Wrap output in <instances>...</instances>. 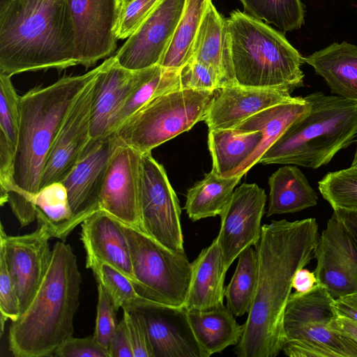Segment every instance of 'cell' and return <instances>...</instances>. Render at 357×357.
Instances as JSON below:
<instances>
[{
    "mask_svg": "<svg viewBox=\"0 0 357 357\" xmlns=\"http://www.w3.org/2000/svg\"><path fill=\"white\" fill-rule=\"evenodd\" d=\"M315 218L272 220L261 226L255 245L258 281L255 296L234 348L238 357H275L286 342L285 309L296 271L314 258L319 240Z\"/></svg>",
    "mask_w": 357,
    "mask_h": 357,
    "instance_id": "1",
    "label": "cell"
},
{
    "mask_svg": "<svg viewBox=\"0 0 357 357\" xmlns=\"http://www.w3.org/2000/svg\"><path fill=\"white\" fill-rule=\"evenodd\" d=\"M104 61L78 75L63 76L20 96L19 139L14 163L15 189L7 199L22 227L36 219L33 198L59 128L82 89L100 72Z\"/></svg>",
    "mask_w": 357,
    "mask_h": 357,
    "instance_id": "2",
    "label": "cell"
},
{
    "mask_svg": "<svg viewBox=\"0 0 357 357\" xmlns=\"http://www.w3.org/2000/svg\"><path fill=\"white\" fill-rule=\"evenodd\" d=\"M76 65L66 0L0 1V74Z\"/></svg>",
    "mask_w": 357,
    "mask_h": 357,
    "instance_id": "3",
    "label": "cell"
},
{
    "mask_svg": "<svg viewBox=\"0 0 357 357\" xmlns=\"http://www.w3.org/2000/svg\"><path fill=\"white\" fill-rule=\"evenodd\" d=\"M81 281L73 248L63 241H57L36 294L9 328L8 347L13 356H54L56 349L73 337Z\"/></svg>",
    "mask_w": 357,
    "mask_h": 357,
    "instance_id": "4",
    "label": "cell"
},
{
    "mask_svg": "<svg viewBox=\"0 0 357 357\" xmlns=\"http://www.w3.org/2000/svg\"><path fill=\"white\" fill-rule=\"evenodd\" d=\"M226 22L234 85L290 93L303 86L304 57L282 33L239 10Z\"/></svg>",
    "mask_w": 357,
    "mask_h": 357,
    "instance_id": "5",
    "label": "cell"
},
{
    "mask_svg": "<svg viewBox=\"0 0 357 357\" xmlns=\"http://www.w3.org/2000/svg\"><path fill=\"white\" fill-rule=\"evenodd\" d=\"M305 98L310 109L285 130L258 163L317 169L352 143L357 134V102L321 91Z\"/></svg>",
    "mask_w": 357,
    "mask_h": 357,
    "instance_id": "6",
    "label": "cell"
},
{
    "mask_svg": "<svg viewBox=\"0 0 357 357\" xmlns=\"http://www.w3.org/2000/svg\"><path fill=\"white\" fill-rule=\"evenodd\" d=\"M215 91L179 89L156 96L114 132L140 153L153 149L204 121Z\"/></svg>",
    "mask_w": 357,
    "mask_h": 357,
    "instance_id": "7",
    "label": "cell"
},
{
    "mask_svg": "<svg viewBox=\"0 0 357 357\" xmlns=\"http://www.w3.org/2000/svg\"><path fill=\"white\" fill-rule=\"evenodd\" d=\"M119 222L128 241L136 290L153 301L184 307L192 273L185 252L172 250L141 230Z\"/></svg>",
    "mask_w": 357,
    "mask_h": 357,
    "instance_id": "8",
    "label": "cell"
},
{
    "mask_svg": "<svg viewBox=\"0 0 357 357\" xmlns=\"http://www.w3.org/2000/svg\"><path fill=\"white\" fill-rule=\"evenodd\" d=\"M140 220L142 231L172 250L184 252L178 200L151 152L142 154Z\"/></svg>",
    "mask_w": 357,
    "mask_h": 357,
    "instance_id": "9",
    "label": "cell"
},
{
    "mask_svg": "<svg viewBox=\"0 0 357 357\" xmlns=\"http://www.w3.org/2000/svg\"><path fill=\"white\" fill-rule=\"evenodd\" d=\"M333 301L321 284L303 296L291 294L283 320L286 342H309L329 349L338 357H357V343L328 327L337 314Z\"/></svg>",
    "mask_w": 357,
    "mask_h": 357,
    "instance_id": "10",
    "label": "cell"
},
{
    "mask_svg": "<svg viewBox=\"0 0 357 357\" xmlns=\"http://www.w3.org/2000/svg\"><path fill=\"white\" fill-rule=\"evenodd\" d=\"M77 65L86 68L116 49L120 0H66Z\"/></svg>",
    "mask_w": 357,
    "mask_h": 357,
    "instance_id": "11",
    "label": "cell"
},
{
    "mask_svg": "<svg viewBox=\"0 0 357 357\" xmlns=\"http://www.w3.org/2000/svg\"><path fill=\"white\" fill-rule=\"evenodd\" d=\"M49 227L37 222V228L24 235L8 236L0 229V251L19 300L20 314L26 308L40 287L50 265L52 250Z\"/></svg>",
    "mask_w": 357,
    "mask_h": 357,
    "instance_id": "12",
    "label": "cell"
},
{
    "mask_svg": "<svg viewBox=\"0 0 357 357\" xmlns=\"http://www.w3.org/2000/svg\"><path fill=\"white\" fill-rule=\"evenodd\" d=\"M121 142L115 133L91 139L77 162L61 181L67 190L73 212L70 232L99 210L105 175L112 155Z\"/></svg>",
    "mask_w": 357,
    "mask_h": 357,
    "instance_id": "13",
    "label": "cell"
},
{
    "mask_svg": "<svg viewBox=\"0 0 357 357\" xmlns=\"http://www.w3.org/2000/svg\"><path fill=\"white\" fill-rule=\"evenodd\" d=\"M185 0H160L127 38L114 58L122 67L139 70L159 65L178 26Z\"/></svg>",
    "mask_w": 357,
    "mask_h": 357,
    "instance_id": "14",
    "label": "cell"
},
{
    "mask_svg": "<svg viewBox=\"0 0 357 357\" xmlns=\"http://www.w3.org/2000/svg\"><path fill=\"white\" fill-rule=\"evenodd\" d=\"M142 153L123 144L109 160L99 198V210L142 231Z\"/></svg>",
    "mask_w": 357,
    "mask_h": 357,
    "instance_id": "15",
    "label": "cell"
},
{
    "mask_svg": "<svg viewBox=\"0 0 357 357\" xmlns=\"http://www.w3.org/2000/svg\"><path fill=\"white\" fill-rule=\"evenodd\" d=\"M266 202L263 188L255 183H243L234 191L220 215L221 225L217 238L226 272L242 251L258 243Z\"/></svg>",
    "mask_w": 357,
    "mask_h": 357,
    "instance_id": "16",
    "label": "cell"
},
{
    "mask_svg": "<svg viewBox=\"0 0 357 357\" xmlns=\"http://www.w3.org/2000/svg\"><path fill=\"white\" fill-rule=\"evenodd\" d=\"M314 258L318 283L334 299L357 292V245L334 213L320 235Z\"/></svg>",
    "mask_w": 357,
    "mask_h": 357,
    "instance_id": "17",
    "label": "cell"
},
{
    "mask_svg": "<svg viewBox=\"0 0 357 357\" xmlns=\"http://www.w3.org/2000/svg\"><path fill=\"white\" fill-rule=\"evenodd\" d=\"M96 77L79 93L64 118L46 160L40 189L62 181L90 142L91 112Z\"/></svg>",
    "mask_w": 357,
    "mask_h": 357,
    "instance_id": "18",
    "label": "cell"
},
{
    "mask_svg": "<svg viewBox=\"0 0 357 357\" xmlns=\"http://www.w3.org/2000/svg\"><path fill=\"white\" fill-rule=\"evenodd\" d=\"M146 73V68L130 70L121 66L114 56L104 61V66L94 83L91 112V139L106 137L115 132L121 108Z\"/></svg>",
    "mask_w": 357,
    "mask_h": 357,
    "instance_id": "19",
    "label": "cell"
},
{
    "mask_svg": "<svg viewBox=\"0 0 357 357\" xmlns=\"http://www.w3.org/2000/svg\"><path fill=\"white\" fill-rule=\"evenodd\" d=\"M282 89L232 85L215 91L204 121L208 130L234 129L257 113L291 100Z\"/></svg>",
    "mask_w": 357,
    "mask_h": 357,
    "instance_id": "20",
    "label": "cell"
},
{
    "mask_svg": "<svg viewBox=\"0 0 357 357\" xmlns=\"http://www.w3.org/2000/svg\"><path fill=\"white\" fill-rule=\"evenodd\" d=\"M142 312L153 357H204L184 307L157 303Z\"/></svg>",
    "mask_w": 357,
    "mask_h": 357,
    "instance_id": "21",
    "label": "cell"
},
{
    "mask_svg": "<svg viewBox=\"0 0 357 357\" xmlns=\"http://www.w3.org/2000/svg\"><path fill=\"white\" fill-rule=\"evenodd\" d=\"M86 260L106 264L137 284L126 236L117 219L98 210L81 223Z\"/></svg>",
    "mask_w": 357,
    "mask_h": 357,
    "instance_id": "22",
    "label": "cell"
},
{
    "mask_svg": "<svg viewBox=\"0 0 357 357\" xmlns=\"http://www.w3.org/2000/svg\"><path fill=\"white\" fill-rule=\"evenodd\" d=\"M310 107L305 97H294L291 100L265 109L249 117L235 128L241 131H261L262 140L252 155L231 176H243L258 163L264 153L296 119Z\"/></svg>",
    "mask_w": 357,
    "mask_h": 357,
    "instance_id": "23",
    "label": "cell"
},
{
    "mask_svg": "<svg viewBox=\"0 0 357 357\" xmlns=\"http://www.w3.org/2000/svg\"><path fill=\"white\" fill-rule=\"evenodd\" d=\"M217 237L192 263L191 280L184 307L205 310L223 303L226 275Z\"/></svg>",
    "mask_w": 357,
    "mask_h": 357,
    "instance_id": "24",
    "label": "cell"
},
{
    "mask_svg": "<svg viewBox=\"0 0 357 357\" xmlns=\"http://www.w3.org/2000/svg\"><path fill=\"white\" fill-rule=\"evenodd\" d=\"M332 93L357 102V45L333 43L304 58Z\"/></svg>",
    "mask_w": 357,
    "mask_h": 357,
    "instance_id": "25",
    "label": "cell"
},
{
    "mask_svg": "<svg viewBox=\"0 0 357 357\" xmlns=\"http://www.w3.org/2000/svg\"><path fill=\"white\" fill-rule=\"evenodd\" d=\"M20 96L11 77L0 74V203L13 192L14 163L19 139Z\"/></svg>",
    "mask_w": 357,
    "mask_h": 357,
    "instance_id": "26",
    "label": "cell"
},
{
    "mask_svg": "<svg viewBox=\"0 0 357 357\" xmlns=\"http://www.w3.org/2000/svg\"><path fill=\"white\" fill-rule=\"evenodd\" d=\"M190 59L213 68L221 79L222 87L234 85L226 18L218 13L211 1L207 4L197 31Z\"/></svg>",
    "mask_w": 357,
    "mask_h": 357,
    "instance_id": "27",
    "label": "cell"
},
{
    "mask_svg": "<svg viewBox=\"0 0 357 357\" xmlns=\"http://www.w3.org/2000/svg\"><path fill=\"white\" fill-rule=\"evenodd\" d=\"M186 311L190 327L204 357L236 345L241 340L243 324L236 322L234 315L224 303L208 310Z\"/></svg>",
    "mask_w": 357,
    "mask_h": 357,
    "instance_id": "28",
    "label": "cell"
},
{
    "mask_svg": "<svg viewBox=\"0 0 357 357\" xmlns=\"http://www.w3.org/2000/svg\"><path fill=\"white\" fill-rule=\"evenodd\" d=\"M267 217L301 211L317 205L318 196L296 165H285L268 178Z\"/></svg>",
    "mask_w": 357,
    "mask_h": 357,
    "instance_id": "29",
    "label": "cell"
},
{
    "mask_svg": "<svg viewBox=\"0 0 357 357\" xmlns=\"http://www.w3.org/2000/svg\"><path fill=\"white\" fill-rule=\"evenodd\" d=\"M262 138L261 131L208 130L212 171L220 176L229 177L252 155Z\"/></svg>",
    "mask_w": 357,
    "mask_h": 357,
    "instance_id": "30",
    "label": "cell"
},
{
    "mask_svg": "<svg viewBox=\"0 0 357 357\" xmlns=\"http://www.w3.org/2000/svg\"><path fill=\"white\" fill-rule=\"evenodd\" d=\"M243 176H220L211 170L190 188L184 208L189 218L197 221L220 215Z\"/></svg>",
    "mask_w": 357,
    "mask_h": 357,
    "instance_id": "31",
    "label": "cell"
},
{
    "mask_svg": "<svg viewBox=\"0 0 357 357\" xmlns=\"http://www.w3.org/2000/svg\"><path fill=\"white\" fill-rule=\"evenodd\" d=\"M211 0H185L179 23L160 66L180 70L190 59L193 42Z\"/></svg>",
    "mask_w": 357,
    "mask_h": 357,
    "instance_id": "32",
    "label": "cell"
},
{
    "mask_svg": "<svg viewBox=\"0 0 357 357\" xmlns=\"http://www.w3.org/2000/svg\"><path fill=\"white\" fill-rule=\"evenodd\" d=\"M37 222L46 224L53 238L65 241L70 233L73 212L67 190L61 182L40 188L33 198Z\"/></svg>",
    "mask_w": 357,
    "mask_h": 357,
    "instance_id": "33",
    "label": "cell"
},
{
    "mask_svg": "<svg viewBox=\"0 0 357 357\" xmlns=\"http://www.w3.org/2000/svg\"><path fill=\"white\" fill-rule=\"evenodd\" d=\"M258 281V258L252 246L238 257L236 270L225 288L227 306L235 317L248 313L252 306Z\"/></svg>",
    "mask_w": 357,
    "mask_h": 357,
    "instance_id": "34",
    "label": "cell"
},
{
    "mask_svg": "<svg viewBox=\"0 0 357 357\" xmlns=\"http://www.w3.org/2000/svg\"><path fill=\"white\" fill-rule=\"evenodd\" d=\"M179 89H181L180 70L167 69L160 65L147 68L145 77L132 91L121 108L117 117L116 130L122 123L153 98Z\"/></svg>",
    "mask_w": 357,
    "mask_h": 357,
    "instance_id": "35",
    "label": "cell"
},
{
    "mask_svg": "<svg viewBox=\"0 0 357 357\" xmlns=\"http://www.w3.org/2000/svg\"><path fill=\"white\" fill-rule=\"evenodd\" d=\"M86 264L92 270L96 282L105 288L118 311L120 308L142 311L157 303L139 294L132 282L112 266L94 260H86Z\"/></svg>",
    "mask_w": 357,
    "mask_h": 357,
    "instance_id": "36",
    "label": "cell"
},
{
    "mask_svg": "<svg viewBox=\"0 0 357 357\" xmlns=\"http://www.w3.org/2000/svg\"><path fill=\"white\" fill-rule=\"evenodd\" d=\"M245 13L278 27L283 33L298 29L304 23L301 0H240Z\"/></svg>",
    "mask_w": 357,
    "mask_h": 357,
    "instance_id": "37",
    "label": "cell"
},
{
    "mask_svg": "<svg viewBox=\"0 0 357 357\" xmlns=\"http://www.w3.org/2000/svg\"><path fill=\"white\" fill-rule=\"evenodd\" d=\"M318 186L333 210L357 211V166L328 172Z\"/></svg>",
    "mask_w": 357,
    "mask_h": 357,
    "instance_id": "38",
    "label": "cell"
},
{
    "mask_svg": "<svg viewBox=\"0 0 357 357\" xmlns=\"http://www.w3.org/2000/svg\"><path fill=\"white\" fill-rule=\"evenodd\" d=\"M97 316L93 337L101 345L108 348L119 322L115 307L109 295L103 285L97 282Z\"/></svg>",
    "mask_w": 357,
    "mask_h": 357,
    "instance_id": "39",
    "label": "cell"
},
{
    "mask_svg": "<svg viewBox=\"0 0 357 357\" xmlns=\"http://www.w3.org/2000/svg\"><path fill=\"white\" fill-rule=\"evenodd\" d=\"M180 79L181 89L215 91L222 87L213 68L192 59L180 70Z\"/></svg>",
    "mask_w": 357,
    "mask_h": 357,
    "instance_id": "40",
    "label": "cell"
},
{
    "mask_svg": "<svg viewBox=\"0 0 357 357\" xmlns=\"http://www.w3.org/2000/svg\"><path fill=\"white\" fill-rule=\"evenodd\" d=\"M160 0H132L121 8L116 36L118 40L130 37L144 22Z\"/></svg>",
    "mask_w": 357,
    "mask_h": 357,
    "instance_id": "41",
    "label": "cell"
},
{
    "mask_svg": "<svg viewBox=\"0 0 357 357\" xmlns=\"http://www.w3.org/2000/svg\"><path fill=\"white\" fill-rule=\"evenodd\" d=\"M0 312L1 330L4 323L10 319L15 321L20 315L19 300L9 273L3 253L0 251Z\"/></svg>",
    "mask_w": 357,
    "mask_h": 357,
    "instance_id": "42",
    "label": "cell"
},
{
    "mask_svg": "<svg viewBox=\"0 0 357 357\" xmlns=\"http://www.w3.org/2000/svg\"><path fill=\"white\" fill-rule=\"evenodd\" d=\"M134 357H153L146 324L140 311L123 310Z\"/></svg>",
    "mask_w": 357,
    "mask_h": 357,
    "instance_id": "43",
    "label": "cell"
},
{
    "mask_svg": "<svg viewBox=\"0 0 357 357\" xmlns=\"http://www.w3.org/2000/svg\"><path fill=\"white\" fill-rule=\"evenodd\" d=\"M57 357H110L108 348L99 344L92 336L82 338L71 337L54 351Z\"/></svg>",
    "mask_w": 357,
    "mask_h": 357,
    "instance_id": "44",
    "label": "cell"
},
{
    "mask_svg": "<svg viewBox=\"0 0 357 357\" xmlns=\"http://www.w3.org/2000/svg\"><path fill=\"white\" fill-rule=\"evenodd\" d=\"M108 349L110 357H134L128 329L123 317L109 342Z\"/></svg>",
    "mask_w": 357,
    "mask_h": 357,
    "instance_id": "45",
    "label": "cell"
},
{
    "mask_svg": "<svg viewBox=\"0 0 357 357\" xmlns=\"http://www.w3.org/2000/svg\"><path fill=\"white\" fill-rule=\"evenodd\" d=\"M291 283L292 289H295V291L291 294L296 296L307 294L314 290L319 284L314 272L304 268V267L296 271Z\"/></svg>",
    "mask_w": 357,
    "mask_h": 357,
    "instance_id": "46",
    "label": "cell"
},
{
    "mask_svg": "<svg viewBox=\"0 0 357 357\" xmlns=\"http://www.w3.org/2000/svg\"><path fill=\"white\" fill-rule=\"evenodd\" d=\"M328 327L357 343V322L352 319L337 314L328 323Z\"/></svg>",
    "mask_w": 357,
    "mask_h": 357,
    "instance_id": "47",
    "label": "cell"
},
{
    "mask_svg": "<svg viewBox=\"0 0 357 357\" xmlns=\"http://www.w3.org/2000/svg\"><path fill=\"white\" fill-rule=\"evenodd\" d=\"M333 213L342 222L357 245V211L337 209Z\"/></svg>",
    "mask_w": 357,
    "mask_h": 357,
    "instance_id": "48",
    "label": "cell"
},
{
    "mask_svg": "<svg viewBox=\"0 0 357 357\" xmlns=\"http://www.w3.org/2000/svg\"><path fill=\"white\" fill-rule=\"evenodd\" d=\"M333 306L337 314L347 317L357 322V308L344 303L340 299H334Z\"/></svg>",
    "mask_w": 357,
    "mask_h": 357,
    "instance_id": "49",
    "label": "cell"
},
{
    "mask_svg": "<svg viewBox=\"0 0 357 357\" xmlns=\"http://www.w3.org/2000/svg\"><path fill=\"white\" fill-rule=\"evenodd\" d=\"M344 303L357 308V292L337 298Z\"/></svg>",
    "mask_w": 357,
    "mask_h": 357,
    "instance_id": "50",
    "label": "cell"
},
{
    "mask_svg": "<svg viewBox=\"0 0 357 357\" xmlns=\"http://www.w3.org/2000/svg\"><path fill=\"white\" fill-rule=\"evenodd\" d=\"M351 166H357V146L353 161L351 162Z\"/></svg>",
    "mask_w": 357,
    "mask_h": 357,
    "instance_id": "51",
    "label": "cell"
},
{
    "mask_svg": "<svg viewBox=\"0 0 357 357\" xmlns=\"http://www.w3.org/2000/svg\"><path fill=\"white\" fill-rule=\"evenodd\" d=\"M132 0H120L121 8L125 6L127 3H128Z\"/></svg>",
    "mask_w": 357,
    "mask_h": 357,
    "instance_id": "52",
    "label": "cell"
},
{
    "mask_svg": "<svg viewBox=\"0 0 357 357\" xmlns=\"http://www.w3.org/2000/svg\"><path fill=\"white\" fill-rule=\"evenodd\" d=\"M2 1V0H0V1Z\"/></svg>",
    "mask_w": 357,
    "mask_h": 357,
    "instance_id": "53",
    "label": "cell"
}]
</instances>
